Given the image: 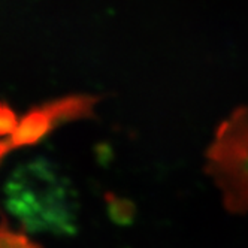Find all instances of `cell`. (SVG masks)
I'll use <instances>...</instances> for the list:
<instances>
[{"mask_svg": "<svg viewBox=\"0 0 248 248\" xmlns=\"http://www.w3.org/2000/svg\"><path fill=\"white\" fill-rule=\"evenodd\" d=\"M6 193L8 206L21 220L26 232H75V217L67 205L66 186L44 163H33L16 172Z\"/></svg>", "mask_w": 248, "mask_h": 248, "instance_id": "cell-1", "label": "cell"}, {"mask_svg": "<svg viewBox=\"0 0 248 248\" xmlns=\"http://www.w3.org/2000/svg\"><path fill=\"white\" fill-rule=\"evenodd\" d=\"M205 172L221 191L230 214H248V105L223 120L205 151Z\"/></svg>", "mask_w": 248, "mask_h": 248, "instance_id": "cell-2", "label": "cell"}, {"mask_svg": "<svg viewBox=\"0 0 248 248\" xmlns=\"http://www.w3.org/2000/svg\"><path fill=\"white\" fill-rule=\"evenodd\" d=\"M102 97L87 93H74L33 105L14 133L0 139V165L12 151L36 147L67 123L96 118V105Z\"/></svg>", "mask_w": 248, "mask_h": 248, "instance_id": "cell-3", "label": "cell"}, {"mask_svg": "<svg viewBox=\"0 0 248 248\" xmlns=\"http://www.w3.org/2000/svg\"><path fill=\"white\" fill-rule=\"evenodd\" d=\"M0 248H44L33 241L26 230L12 229L5 214L0 209Z\"/></svg>", "mask_w": 248, "mask_h": 248, "instance_id": "cell-4", "label": "cell"}, {"mask_svg": "<svg viewBox=\"0 0 248 248\" xmlns=\"http://www.w3.org/2000/svg\"><path fill=\"white\" fill-rule=\"evenodd\" d=\"M106 201H108V211L114 221L121 223V224H127L132 221L133 214H135V208L132 203H129L124 199L111 196V194L106 196Z\"/></svg>", "mask_w": 248, "mask_h": 248, "instance_id": "cell-5", "label": "cell"}, {"mask_svg": "<svg viewBox=\"0 0 248 248\" xmlns=\"http://www.w3.org/2000/svg\"><path fill=\"white\" fill-rule=\"evenodd\" d=\"M18 120L20 117L16 115L12 106L6 100H0V139L8 138L14 133Z\"/></svg>", "mask_w": 248, "mask_h": 248, "instance_id": "cell-6", "label": "cell"}]
</instances>
